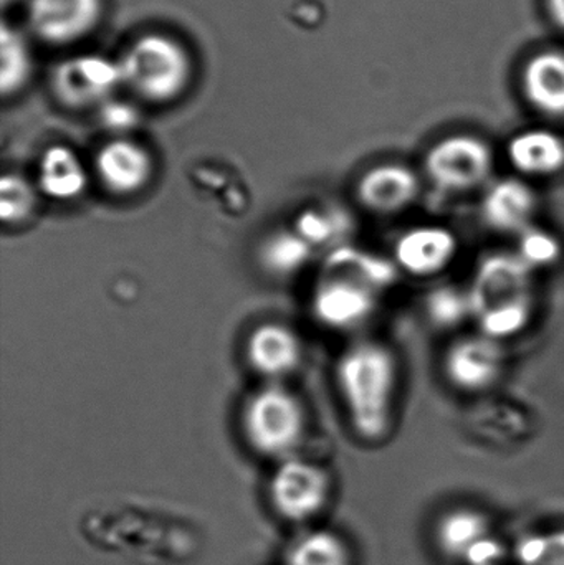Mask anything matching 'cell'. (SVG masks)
Returning a JSON list of instances; mask_svg holds the SVG:
<instances>
[{
  "label": "cell",
  "instance_id": "cell-1",
  "mask_svg": "<svg viewBox=\"0 0 564 565\" xmlns=\"http://www.w3.org/2000/svg\"><path fill=\"white\" fill-rule=\"evenodd\" d=\"M334 375L357 437L371 445L386 440L400 395L401 364L394 349L377 339L353 342L338 358Z\"/></svg>",
  "mask_w": 564,
  "mask_h": 565
},
{
  "label": "cell",
  "instance_id": "cell-2",
  "mask_svg": "<svg viewBox=\"0 0 564 565\" xmlns=\"http://www.w3.org/2000/svg\"><path fill=\"white\" fill-rule=\"evenodd\" d=\"M400 270L393 260L340 245L331 252L323 277L313 292V312L321 324L350 331L374 318Z\"/></svg>",
  "mask_w": 564,
  "mask_h": 565
},
{
  "label": "cell",
  "instance_id": "cell-3",
  "mask_svg": "<svg viewBox=\"0 0 564 565\" xmlns=\"http://www.w3.org/2000/svg\"><path fill=\"white\" fill-rule=\"evenodd\" d=\"M467 291L479 332L497 341L523 334L535 318V271L517 252L483 255L473 268Z\"/></svg>",
  "mask_w": 564,
  "mask_h": 565
},
{
  "label": "cell",
  "instance_id": "cell-4",
  "mask_svg": "<svg viewBox=\"0 0 564 565\" xmlns=\"http://www.w3.org/2000/svg\"><path fill=\"white\" fill-rule=\"evenodd\" d=\"M123 86L148 103H169L188 89L192 60L181 42L164 33H146L118 58Z\"/></svg>",
  "mask_w": 564,
  "mask_h": 565
},
{
  "label": "cell",
  "instance_id": "cell-5",
  "mask_svg": "<svg viewBox=\"0 0 564 565\" xmlns=\"http://www.w3.org/2000/svg\"><path fill=\"white\" fill-rule=\"evenodd\" d=\"M242 434L248 447L265 458L294 457L307 434V411L297 394L270 384L248 395L242 407Z\"/></svg>",
  "mask_w": 564,
  "mask_h": 565
},
{
  "label": "cell",
  "instance_id": "cell-6",
  "mask_svg": "<svg viewBox=\"0 0 564 565\" xmlns=\"http://www.w3.org/2000/svg\"><path fill=\"white\" fill-rule=\"evenodd\" d=\"M433 536L437 553L456 565H503L512 559V550L500 540L492 518L473 507L440 514Z\"/></svg>",
  "mask_w": 564,
  "mask_h": 565
},
{
  "label": "cell",
  "instance_id": "cell-7",
  "mask_svg": "<svg viewBox=\"0 0 564 565\" xmlns=\"http://www.w3.org/2000/svg\"><path fill=\"white\" fill-rule=\"evenodd\" d=\"M496 154L479 136L453 135L430 146L424 158L427 181L446 194H467L492 178Z\"/></svg>",
  "mask_w": 564,
  "mask_h": 565
},
{
  "label": "cell",
  "instance_id": "cell-8",
  "mask_svg": "<svg viewBox=\"0 0 564 565\" xmlns=\"http://www.w3.org/2000/svg\"><path fill=\"white\" fill-rule=\"evenodd\" d=\"M507 369V351L502 341L482 332L459 335L447 345L443 372L450 387L462 394L477 395L492 391Z\"/></svg>",
  "mask_w": 564,
  "mask_h": 565
},
{
  "label": "cell",
  "instance_id": "cell-9",
  "mask_svg": "<svg viewBox=\"0 0 564 565\" xmlns=\"http://www.w3.org/2000/svg\"><path fill=\"white\" fill-rule=\"evenodd\" d=\"M330 477L304 458L281 460L268 484L272 507L291 523H304L321 513L330 500Z\"/></svg>",
  "mask_w": 564,
  "mask_h": 565
},
{
  "label": "cell",
  "instance_id": "cell-10",
  "mask_svg": "<svg viewBox=\"0 0 564 565\" xmlns=\"http://www.w3.org/2000/svg\"><path fill=\"white\" fill-rule=\"evenodd\" d=\"M119 86L123 79L118 60L93 53L63 60L52 73L53 95L72 109L102 106L115 98Z\"/></svg>",
  "mask_w": 564,
  "mask_h": 565
},
{
  "label": "cell",
  "instance_id": "cell-11",
  "mask_svg": "<svg viewBox=\"0 0 564 565\" xmlns=\"http://www.w3.org/2000/svg\"><path fill=\"white\" fill-rule=\"evenodd\" d=\"M459 248V238L453 228L437 224L416 225L397 237L393 262L397 270L427 280L449 270Z\"/></svg>",
  "mask_w": 564,
  "mask_h": 565
},
{
  "label": "cell",
  "instance_id": "cell-12",
  "mask_svg": "<svg viewBox=\"0 0 564 565\" xmlns=\"http://www.w3.org/2000/svg\"><path fill=\"white\" fill-rule=\"evenodd\" d=\"M103 0H29L26 22L36 39L53 46L78 42L98 26Z\"/></svg>",
  "mask_w": 564,
  "mask_h": 565
},
{
  "label": "cell",
  "instance_id": "cell-13",
  "mask_svg": "<svg viewBox=\"0 0 564 565\" xmlns=\"http://www.w3.org/2000/svg\"><path fill=\"white\" fill-rule=\"evenodd\" d=\"M423 189L419 174L401 162H384L368 169L357 184V199L364 211L381 217L403 214L416 204Z\"/></svg>",
  "mask_w": 564,
  "mask_h": 565
},
{
  "label": "cell",
  "instance_id": "cell-14",
  "mask_svg": "<svg viewBox=\"0 0 564 565\" xmlns=\"http://www.w3.org/2000/svg\"><path fill=\"white\" fill-rule=\"evenodd\" d=\"M540 199L535 188L523 178L490 182L480 202L483 224L502 235H515L535 225Z\"/></svg>",
  "mask_w": 564,
  "mask_h": 565
},
{
  "label": "cell",
  "instance_id": "cell-15",
  "mask_svg": "<svg viewBox=\"0 0 564 565\" xmlns=\"http://www.w3.org/2000/svg\"><path fill=\"white\" fill-rule=\"evenodd\" d=\"M95 172L109 194L129 198L145 191L152 181L155 159L145 146L128 136L115 138L96 154Z\"/></svg>",
  "mask_w": 564,
  "mask_h": 565
},
{
  "label": "cell",
  "instance_id": "cell-16",
  "mask_svg": "<svg viewBox=\"0 0 564 565\" xmlns=\"http://www.w3.org/2000/svg\"><path fill=\"white\" fill-rule=\"evenodd\" d=\"M247 361L257 374L281 379L294 374L304 359L300 335L281 322L257 326L247 339Z\"/></svg>",
  "mask_w": 564,
  "mask_h": 565
},
{
  "label": "cell",
  "instance_id": "cell-17",
  "mask_svg": "<svg viewBox=\"0 0 564 565\" xmlns=\"http://www.w3.org/2000/svg\"><path fill=\"white\" fill-rule=\"evenodd\" d=\"M507 159L522 178H556L564 172V138L549 128L525 129L510 139Z\"/></svg>",
  "mask_w": 564,
  "mask_h": 565
},
{
  "label": "cell",
  "instance_id": "cell-18",
  "mask_svg": "<svg viewBox=\"0 0 564 565\" xmlns=\"http://www.w3.org/2000/svg\"><path fill=\"white\" fill-rule=\"evenodd\" d=\"M530 105L549 118H564V53L549 50L532 56L522 75Z\"/></svg>",
  "mask_w": 564,
  "mask_h": 565
},
{
  "label": "cell",
  "instance_id": "cell-19",
  "mask_svg": "<svg viewBox=\"0 0 564 565\" xmlns=\"http://www.w3.org/2000/svg\"><path fill=\"white\" fill-rule=\"evenodd\" d=\"M88 172L73 149L52 146L39 164V188L53 201H75L88 188Z\"/></svg>",
  "mask_w": 564,
  "mask_h": 565
},
{
  "label": "cell",
  "instance_id": "cell-20",
  "mask_svg": "<svg viewBox=\"0 0 564 565\" xmlns=\"http://www.w3.org/2000/svg\"><path fill=\"white\" fill-rule=\"evenodd\" d=\"M0 55H2V65H0L2 95H17L20 89L25 88L32 76L33 56L25 36L7 22H3L0 30Z\"/></svg>",
  "mask_w": 564,
  "mask_h": 565
},
{
  "label": "cell",
  "instance_id": "cell-21",
  "mask_svg": "<svg viewBox=\"0 0 564 565\" xmlns=\"http://www.w3.org/2000/svg\"><path fill=\"white\" fill-rule=\"evenodd\" d=\"M315 248L295 231L270 235L260 247V262L265 270L278 278L298 274L311 260Z\"/></svg>",
  "mask_w": 564,
  "mask_h": 565
},
{
  "label": "cell",
  "instance_id": "cell-22",
  "mask_svg": "<svg viewBox=\"0 0 564 565\" xmlns=\"http://www.w3.org/2000/svg\"><path fill=\"white\" fill-rule=\"evenodd\" d=\"M347 541L331 531H310L298 537L287 553V565H351Z\"/></svg>",
  "mask_w": 564,
  "mask_h": 565
},
{
  "label": "cell",
  "instance_id": "cell-23",
  "mask_svg": "<svg viewBox=\"0 0 564 565\" xmlns=\"http://www.w3.org/2000/svg\"><path fill=\"white\" fill-rule=\"evenodd\" d=\"M424 315L439 331H456L472 319L469 291L457 285H440L424 299Z\"/></svg>",
  "mask_w": 564,
  "mask_h": 565
},
{
  "label": "cell",
  "instance_id": "cell-24",
  "mask_svg": "<svg viewBox=\"0 0 564 565\" xmlns=\"http://www.w3.org/2000/svg\"><path fill=\"white\" fill-rule=\"evenodd\" d=\"M351 231V221L338 209H310L298 217L295 232L311 247H340V238L347 237Z\"/></svg>",
  "mask_w": 564,
  "mask_h": 565
},
{
  "label": "cell",
  "instance_id": "cell-25",
  "mask_svg": "<svg viewBox=\"0 0 564 565\" xmlns=\"http://www.w3.org/2000/svg\"><path fill=\"white\" fill-rule=\"evenodd\" d=\"M513 565H564V527L533 531L517 541Z\"/></svg>",
  "mask_w": 564,
  "mask_h": 565
},
{
  "label": "cell",
  "instance_id": "cell-26",
  "mask_svg": "<svg viewBox=\"0 0 564 565\" xmlns=\"http://www.w3.org/2000/svg\"><path fill=\"white\" fill-rule=\"evenodd\" d=\"M517 255L533 271L549 270L563 260L562 238L550 228L532 225L517 237Z\"/></svg>",
  "mask_w": 564,
  "mask_h": 565
},
{
  "label": "cell",
  "instance_id": "cell-27",
  "mask_svg": "<svg viewBox=\"0 0 564 565\" xmlns=\"http://www.w3.org/2000/svg\"><path fill=\"white\" fill-rule=\"evenodd\" d=\"M35 188L19 174H6L0 181V218L6 225H17L32 217L36 209Z\"/></svg>",
  "mask_w": 564,
  "mask_h": 565
},
{
  "label": "cell",
  "instance_id": "cell-28",
  "mask_svg": "<svg viewBox=\"0 0 564 565\" xmlns=\"http://www.w3.org/2000/svg\"><path fill=\"white\" fill-rule=\"evenodd\" d=\"M99 121L103 128L115 132L116 138H126L129 131L138 128L139 111L129 103L111 98L99 106Z\"/></svg>",
  "mask_w": 564,
  "mask_h": 565
},
{
  "label": "cell",
  "instance_id": "cell-29",
  "mask_svg": "<svg viewBox=\"0 0 564 565\" xmlns=\"http://www.w3.org/2000/svg\"><path fill=\"white\" fill-rule=\"evenodd\" d=\"M549 10L552 19L564 29V0H549Z\"/></svg>",
  "mask_w": 564,
  "mask_h": 565
},
{
  "label": "cell",
  "instance_id": "cell-30",
  "mask_svg": "<svg viewBox=\"0 0 564 565\" xmlns=\"http://www.w3.org/2000/svg\"><path fill=\"white\" fill-rule=\"evenodd\" d=\"M19 2V0H2L3 9H7V7L12 6V3Z\"/></svg>",
  "mask_w": 564,
  "mask_h": 565
}]
</instances>
